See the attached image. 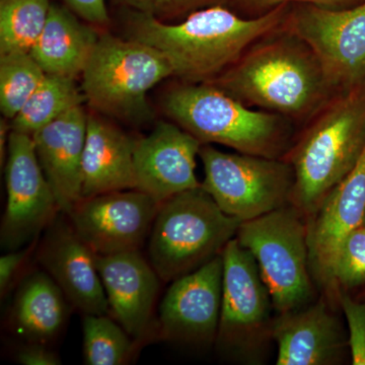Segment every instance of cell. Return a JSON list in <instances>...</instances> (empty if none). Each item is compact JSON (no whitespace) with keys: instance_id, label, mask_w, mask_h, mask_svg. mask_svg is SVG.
Returning a JSON list of instances; mask_svg holds the SVG:
<instances>
[{"instance_id":"d4e9b609","label":"cell","mask_w":365,"mask_h":365,"mask_svg":"<svg viewBox=\"0 0 365 365\" xmlns=\"http://www.w3.org/2000/svg\"><path fill=\"white\" fill-rule=\"evenodd\" d=\"M45 71L30 52L0 55V110L13 120L37 90Z\"/></svg>"},{"instance_id":"277c9868","label":"cell","mask_w":365,"mask_h":365,"mask_svg":"<svg viewBox=\"0 0 365 365\" xmlns=\"http://www.w3.org/2000/svg\"><path fill=\"white\" fill-rule=\"evenodd\" d=\"M163 110L202 144L216 143L237 153L282 158L297 131L287 117L242 104L210 83H184L165 93Z\"/></svg>"},{"instance_id":"52a82bcc","label":"cell","mask_w":365,"mask_h":365,"mask_svg":"<svg viewBox=\"0 0 365 365\" xmlns=\"http://www.w3.org/2000/svg\"><path fill=\"white\" fill-rule=\"evenodd\" d=\"M81 76L86 101L98 111L144 121L150 115L148 91L174 73L151 46L103 34Z\"/></svg>"},{"instance_id":"8fae6325","label":"cell","mask_w":365,"mask_h":365,"mask_svg":"<svg viewBox=\"0 0 365 365\" xmlns=\"http://www.w3.org/2000/svg\"><path fill=\"white\" fill-rule=\"evenodd\" d=\"M6 185L0 240L2 248L16 251L30 244L61 212L28 134L9 131Z\"/></svg>"},{"instance_id":"7a4b0ae2","label":"cell","mask_w":365,"mask_h":365,"mask_svg":"<svg viewBox=\"0 0 365 365\" xmlns=\"http://www.w3.org/2000/svg\"><path fill=\"white\" fill-rule=\"evenodd\" d=\"M292 6L282 4L257 18H245L215 4L167 24L137 13L128 23L129 38L157 49L184 83H209L230 68L261 38L284 25Z\"/></svg>"},{"instance_id":"9a60e30c","label":"cell","mask_w":365,"mask_h":365,"mask_svg":"<svg viewBox=\"0 0 365 365\" xmlns=\"http://www.w3.org/2000/svg\"><path fill=\"white\" fill-rule=\"evenodd\" d=\"M364 220L365 150L354 169L307 218L309 268L321 294L328 292L331 267L341 245Z\"/></svg>"},{"instance_id":"836d02e7","label":"cell","mask_w":365,"mask_h":365,"mask_svg":"<svg viewBox=\"0 0 365 365\" xmlns=\"http://www.w3.org/2000/svg\"><path fill=\"white\" fill-rule=\"evenodd\" d=\"M9 136H7V124L6 121H1V129H0V160L1 165H4V160L7 157V146L9 144Z\"/></svg>"},{"instance_id":"f1b7e54d","label":"cell","mask_w":365,"mask_h":365,"mask_svg":"<svg viewBox=\"0 0 365 365\" xmlns=\"http://www.w3.org/2000/svg\"><path fill=\"white\" fill-rule=\"evenodd\" d=\"M137 13L150 14L158 20L188 14L198 9L215 6L220 0H121ZM227 1V0H225Z\"/></svg>"},{"instance_id":"30bf717a","label":"cell","mask_w":365,"mask_h":365,"mask_svg":"<svg viewBox=\"0 0 365 365\" xmlns=\"http://www.w3.org/2000/svg\"><path fill=\"white\" fill-rule=\"evenodd\" d=\"M314 52L335 93L365 79V0L347 9L299 4L284 24Z\"/></svg>"},{"instance_id":"9c48e42d","label":"cell","mask_w":365,"mask_h":365,"mask_svg":"<svg viewBox=\"0 0 365 365\" xmlns=\"http://www.w3.org/2000/svg\"><path fill=\"white\" fill-rule=\"evenodd\" d=\"M199 157L201 187L227 215L247 222L290 204L294 172L283 158L225 153L211 144H202Z\"/></svg>"},{"instance_id":"603a6c76","label":"cell","mask_w":365,"mask_h":365,"mask_svg":"<svg viewBox=\"0 0 365 365\" xmlns=\"http://www.w3.org/2000/svg\"><path fill=\"white\" fill-rule=\"evenodd\" d=\"M85 100L76 78L46 74L23 109L11 120V130L33 136L69 110L83 106Z\"/></svg>"},{"instance_id":"e0dca14e","label":"cell","mask_w":365,"mask_h":365,"mask_svg":"<svg viewBox=\"0 0 365 365\" xmlns=\"http://www.w3.org/2000/svg\"><path fill=\"white\" fill-rule=\"evenodd\" d=\"M38 258L72 307L83 314H109L96 255L71 222L57 215L46 228Z\"/></svg>"},{"instance_id":"7402d4cb","label":"cell","mask_w":365,"mask_h":365,"mask_svg":"<svg viewBox=\"0 0 365 365\" xmlns=\"http://www.w3.org/2000/svg\"><path fill=\"white\" fill-rule=\"evenodd\" d=\"M66 300L49 274L34 272L24 281L16 295L14 325L34 342L52 339L66 323Z\"/></svg>"},{"instance_id":"4fadbf2b","label":"cell","mask_w":365,"mask_h":365,"mask_svg":"<svg viewBox=\"0 0 365 365\" xmlns=\"http://www.w3.org/2000/svg\"><path fill=\"white\" fill-rule=\"evenodd\" d=\"M222 254L170 282L158 313L160 337L189 345L215 343L222 311Z\"/></svg>"},{"instance_id":"ac0fdd59","label":"cell","mask_w":365,"mask_h":365,"mask_svg":"<svg viewBox=\"0 0 365 365\" xmlns=\"http://www.w3.org/2000/svg\"><path fill=\"white\" fill-rule=\"evenodd\" d=\"M96 255V254H95ZM109 313L133 339L150 330L160 278L140 251L96 255Z\"/></svg>"},{"instance_id":"4316f807","label":"cell","mask_w":365,"mask_h":365,"mask_svg":"<svg viewBox=\"0 0 365 365\" xmlns=\"http://www.w3.org/2000/svg\"><path fill=\"white\" fill-rule=\"evenodd\" d=\"M365 284V225L346 237L336 255L329 276L327 297L338 304V292Z\"/></svg>"},{"instance_id":"ffe728a7","label":"cell","mask_w":365,"mask_h":365,"mask_svg":"<svg viewBox=\"0 0 365 365\" xmlns=\"http://www.w3.org/2000/svg\"><path fill=\"white\" fill-rule=\"evenodd\" d=\"M135 141L102 118L88 117L81 199L136 189Z\"/></svg>"},{"instance_id":"4dcf8cb0","label":"cell","mask_w":365,"mask_h":365,"mask_svg":"<svg viewBox=\"0 0 365 365\" xmlns=\"http://www.w3.org/2000/svg\"><path fill=\"white\" fill-rule=\"evenodd\" d=\"M72 11L91 25H106L109 21L107 0H66Z\"/></svg>"},{"instance_id":"5bb4252c","label":"cell","mask_w":365,"mask_h":365,"mask_svg":"<svg viewBox=\"0 0 365 365\" xmlns=\"http://www.w3.org/2000/svg\"><path fill=\"white\" fill-rule=\"evenodd\" d=\"M202 143L179 125L160 121L148 136L136 139V189L162 203L187 190L198 188L196 158Z\"/></svg>"},{"instance_id":"83f0119b","label":"cell","mask_w":365,"mask_h":365,"mask_svg":"<svg viewBox=\"0 0 365 365\" xmlns=\"http://www.w3.org/2000/svg\"><path fill=\"white\" fill-rule=\"evenodd\" d=\"M338 304L348 325V347L353 365H365V304L353 299L347 292H338Z\"/></svg>"},{"instance_id":"2e32d148","label":"cell","mask_w":365,"mask_h":365,"mask_svg":"<svg viewBox=\"0 0 365 365\" xmlns=\"http://www.w3.org/2000/svg\"><path fill=\"white\" fill-rule=\"evenodd\" d=\"M332 300L321 294L311 304L276 314L273 341L277 365H336L344 359L348 340Z\"/></svg>"},{"instance_id":"484cf974","label":"cell","mask_w":365,"mask_h":365,"mask_svg":"<svg viewBox=\"0 0 365 365\" xmlns=\"http://www.w3.org/2000/svg\"><path fill=\"white\" fill-rule=\"evenodd\" d=\"M83 356L88 365L125 364L132 352L131 336L107 314L83 317Z\"/></svg>"},{"instance_id":"8992f818","label":"cell","mask_w":365,"mask_h":365,"mask_svg":"<svg viewBox=\"0 0 365 365\" xmlns=\"http://www.w3.org/2000/svg\"><path fill=\"white\" fill-rule=\"evenodd\" d=\"M235 239L254 257L276 314L294 311L317 299L307 220L292 204L242 222Z\"/></svg>"},{"instance_id":"d6986e66","label":"cell","mask_w":365,"mask_h":365,"mask_svg":"<svg viewBox=\"0 0 365 365\" xmlns=\"http://www.w3.org/2000/svg\"><path fill=\"white\" fill-rule=\"evenodd\" d=\"M88 117L78 106L32 136L41 168L66 215L81 200Z\"/></svg>"},{"instance_id":"f546056e","label":"cell","mask_w":365,"mask_h":365,"mask_svg":"<svg viewBox=\"0 0 365 365\" xmlns=\"http://www.w3.org/2000/svg\"><path fill=\"white\" fill-rule=\"evenodd\" d=\"M251 14V18L263 16L282 4H312L327 9H347L361 4L364 0H232Z\"/></svg>"},{"instance_id":"1f68e13d","label":"cell","mask_w":365,"mask_h":365,"mask_svg":"<svg viewBox=\"0 0 365 365\" xmlns=\"http://www.w3.org/2000/svg\"><path fill=\"white\" fill-rule=\"evenodd\" d=\"M28 253L29 250H16L9 251V253L0 258V292L2 297L9 289L11 280L25 261Z\"/></svg>"},{"instance_id":"3957f363","label":"cell","mask_w":365,"mask_h":365,"mask_svg":"<svg viewBox=\"0 0 365 365\" xmlns=\"http://www.w3.org/2000/svg\"><path fill=\"white\" fill-rule=\"evenodd\" d=\"M365 150V79L340 91L300 126L283 160L292 165L290 204L306 217L357 165Z\"/></svg>"},{"instance_id":"cb8c5ba5","label":"cell","mask_w":365,"mask_h":365,"mask_svg":"<svg viewBox=\"0 0 365 365\" xmlns=\"http://www.w3.org/2000/svg\"><path fill=\"white\" fill-rule=\"evenodd\" d=\"M51 6L50 0H0V55L30 52Z\"/></svg>"},{"instance_id":"5b68a950","label":"cell","mask_w":365,"mask_h":365,"mask_svg":"<svg viewBox=\"0 0 365 365\" xmlns=\"http://www.w3.org/2000/svg\"><path fill=\"white\" fill-rule=\"evenodd\" d=\"M241 223L202 187L187 190L160 203L148 237V261L160 280L173 282L222 254Z\"/></svg>"},{"instance_id":"ba28073f","label":"cell","mask_w":365,"mask_h":365,"mask_svg":"<svg viewBox=\"0 0 365 365\" xmlns=\"http://www.w3.org/2000/svg\"><path fill=\"white\" fill-rule=\"evenodd\" d=\"M222 302L215 345L232 361L262 364L276 313L254 257L232 239L222 252Z\"/></svg>"},{"instance_id":"d6a6232c","label":"cell","mask_w":365,"mask_h":365,"mask_svg":"<svg viewBox=\"0 0 365 365\" xmlns=\"http://www.w3.org/2000/svg\"><path fill=\"white\" fill-rule=\"evenodd\" d=\"M18 361L25 365H58V356L42 345H31L18 353Z\"/></svg>"},{"instance_id":"6da1fadb","label":"cell","mask_w":365,"mask_h":365,"mask_svg":"<svg viewBox=\"0 0 365 365\" xmlns=\"http://www.w3.org/2000/svg\"><path fill=\"white\" fill-rule=\"evenodd\" d=\"M209 83L250 108L288 118L297 129L336 95L316 53L284 25Z\"/></svg>"},{"instance_id":"44dd1931","label":"cell","mask_w":365,"mask_h":365,"mask_svg":"<svg viewBox=\"0 0 365 365\" xmlns=\"http://www.w3.org/2000/svg\"><path fill=\"white\" fill-rule=\"evenodd\" d=\"M98 38L64 7L52 4L44 30L30 54L46 74L76 78L85 71Z\"/></svg>"},{"instance_id":"7c38bea8","label":"cell","mask_w":365,"mask_h":365,"mask_svg":"<svg viewBox=\"0 0 365 365\" xmlns=\"http://www.w3.org/2000/svg\"><path fill=\"white\" fill-rule=\"evenodd\" d=\"M160 203L137 189L88 197L76 204L72 227L96 255L140 251Z\"/></svg>"},{"instance_id":"e575fe53","label":"cell","mask_w":365,"mask_h":365,"mask_svg":"<svg viewBox=\"0 0 365 365\" xmlns=\"http://www.w3.org/2000/svg\"><path fill=\"white\" fill-rule=\"evenodd\" d=\"M364 225H365V220H364Z\"/></svg>"}]
</instances>
